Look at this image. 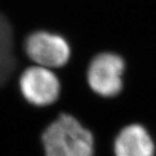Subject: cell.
Instances as JSON below:
<instances>
[{"mask_svg": "<svg viewBox=\"0 0 156 156\" xmlns=\"http://www.w3.org/2000/svg\"><path fill=\"white\" fill-rule=\"evenodd\" d=\"M46 156H93L94 139L71 115L62 114L42 134Z\"/></svg>", "mask_w": 156, "mask_h": 156, "instance_id": "6da1fadb", "label": "cell"}, {"mask_svg": "<svg viewBox=\"0 0 156 156\" xmlns=\"http://www.w3.org/2000/svg\"><path fill=\"white\" fill-rule=\"evenodd\" d=\"M125 64L120 55L105 52L95 56L88 69V83L96 94L114 97L122 90Z\"/></svg>", "mask_w": 156, "mask_h": 156, "instance_id": "7a4b0ae2", "label": "cell"}, {"mask_svg": "<svg viewBox=\"0 0 156 156\" xmlns=\"http://www.w3.org/2000/svg\"><path fill=\"white\" fill-rule=\"evenodd\" d=\"M24 48L31 61L48 69L62 67L71 56L67 41L61 35L48 31H35L29 34L25 39Z\"/></svg>", "mask_w": 156, "mask_h": 156, "instance_id": "3957f363", "label": "cell"}, {"mask_svg": "<svg viewBox=\"0 0 156 156\" xmlns=\"http://www.w3.org/2000/svg\"><path fill=\"white\" fill-rule=\"evenodd\" d=\"M19 87L25 100L38 107L55 103L61 91L58 77L41 66L26 69L19 80Z\"/></svg>", "mask_w": 156, "mask_h": 156, "instance_id": "277c9868", "label": "cell"}, {"mask_svg": "<svg viewBox=\"0 0 156 156\" xmlns=\"http://www.w3.org/2000/svg\"><path fill=\"white\" fill-rule=\"evenodd\" d=\"M116 156H153L154 143L146 129L132 124L122 129L115 140Z\"/></svg>", "mask_w": 156, "mask_h": 156, "instance_id": "5b68a950", "label": "cell"}]
</instances>
